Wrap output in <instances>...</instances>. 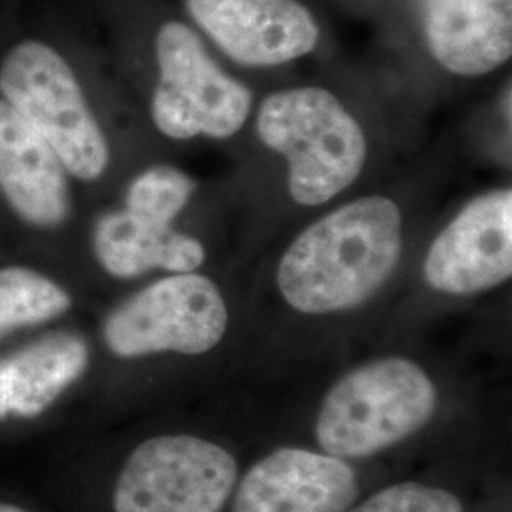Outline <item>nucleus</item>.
Wrapping results in <instances>:
<instances>
[{
	"instance_id": "f257e3e1",
	"label": "nucleus",
	"mask_w": 512,
	"mask_h": 512,
	"mask_svg": "<svg viewBox=\"0 0 512 512\" xmlns=\"http://www.w3.org/2000/svg\"><path fill=\"white\" fill-rule=\"evenodd\" d=\"M401 251L399 205L366 196L334 209L294 239L279 262L277 287L300 313L351 310L382 289Z\"/></svg>"
},
{
	"instance_id": "f03ea898",
	"label": "nucleus",
	"mask_w": 512,
	"mask_h": 512,
	"mask_svg": "<svg viewBox=\"0 0 512 512\" xmlns=\"http://www.w3.org/2000/svg\"><path fill=\"white\" fill-rule=\"evenodd\" d=\"M256 129L266 147L285 156L289 192L300 205L330 202L365 167L363 129L323 88L272 93L260 107Z\"/></svg>"
},
{
	"instance_id": "7ed1b4c3",
	"label": "nucleus",
	"mask_w": 512,
	"mask_h": 512,
	"mask_svg": "<svg viewBox=\"0 0 512 512\" xmlns=\"http://www.w3.org/2000/svg\"><path fill=\"white\" fill-rule=\"evenodd\" d=\"M437 410V389L410 359L359 366L327 393L315 437L336 458H368L418 433Z\"/></svg>"
},
{
	"instance_id": "20e7f679",
	"label": "nucleus",
	"mask_w": 512,
	"mask_h": 512,
	"mask_svg": "<svg viewBox=\"0 0 512 512\" xmlns=\"http://www.w3.org/2000/svg\"><path fill=\"white\" fill-rule=\"evenodd\" d=\"M0 92L52 147L65 171L82 181L105 173L107 139L71 67L50 46L27 40L10 50L0 67Z\"/></svg>"
},
{
	"instance_id": "39448f33",
	"label": "nucleus",
	"mask_w": 512,
	"mask_h": 512,
	"mask_svg": "<svg viewBox=\"0 0 512 512\" xmlns=\"http://www.w3.org/2000/svg\"><path fill=\"white\" fill-rule=\"evenodd\" d=\"M160 82L152 97V120L171 139L198 135L226 139L249 118L251 92L224 73L200 38L179 21L156 37Z\"/></svg>"
},
{
	"instance_id": "423d86ee",
	"label": "nucleus",
	"mask_w": 512,
	"mask_h": 512,
	"mask_svg": "<svg viewBox=\"0 0 512 512\" xmlns=\"http://www.w3.org/2000/svg\"><path fill=\"white\" fill-rule=\"evenodd\" d=\"M238 482L234 456L194 435L148 439L116 480L114 512H220Z\"/></svg>"
},
{
	"instance_id": "0eeeda50",
	"label": "nucleus",
	"mask_w": 512,
	"mask_h": 512,
	"mask_svg": "<svg viewBox=\"0 0 512 512\" xmlns=\"http://www.w3.org/2000/svg\"><path fill=\"white\" fill-rule=\"evenodd\" d=\"M228 329V308L205 275L175 274L133 294L112 311L103 336L118 357L152 353L202 355L217 348Z\"/></svg>"
},
{
	"instance_id": "6e6552de",
	"label": "nucleus",
	"mask_w": 512,
	"mask_h": 512,
	"mask_svg": "<svg viewBox=\"0 0 512 512\" xmlns=\"http://www.w3.org/2000/svg\"><path fill=\"white\" fill-rule=\"evenodd\" d=\"M423 275L439 293L490 291L512 275V192L495 190L467 203L425 256Z\"/></svg>"
},
{
	"instance_id": "1a4fd4ad",
	"label": "nucleus",
	"mask_w": 512,
	"mask_h": 512,
	"mask_svg": "<svg viewBox=\"0 0 512 512\" xmlns=\"http://www.w3.org/2000/svg\"><path fill=\"white\" fill-rule=\"evenodd\" d=\"M220 50L249 67H275L310 54L319 27L298 0H186Z\"/></svg>"
},
{
	"instance_id": "9d476101",
	"label": "nucleus",
	"mask_w": 512,
	"mask_h": 512,
	"mask_svg": "<svg viewBox=\"0 0 512 512\" xmlns=\"http://www.w3.org/2000/svg\"><path fill=\"white\" fill-rule=\"evenodd\" d=\"M357 494V475L344 459L281 448L245 475L234 512H346Z\"/></svg>"
},
{
	"instance_id": "9b49d317",
	"label": "nucleus",
	"mask_w": 512,
	"mask_h": 512,
	"mask_svg": "<svg viewBox=\"0 0 512 512\" xmlns=\"http://www.w3.org/2000/svg\"><path fill=\"white\" fill-rule=\"evenodd\" d=\"M423 27L450 73L482 76L511 59L512 0H423Z\"/></svg>"
},
{
	"instance_id": "f8f14e48",
	"label": "nucleus",
	"mask_w": 512,
	"mask_h": 512,
	"mask_svg": "<svg viewBox=\"0 0 512 512\" xmlns=\"http://www.w3.org/2000/svg\"><path fill=\"white\" fill-rule=\"evenodd\" d=\"M0 188L19 217L35 226H57L69 213L65 167L6 101H0Z\"/></svg>"
},
{
	"instance_id": "ddd939ff",
	"label": "nucleus",
	"mask_w": 512,
	"mask_h": 512,
	"mask_svg": "<svg viewBox=\"0 0 512 512\" xmlns=\"http://www.w3.org/2000/svg\"><path fill=\"white\" fill-rule=\"evenodd\" d=\"M90 349L78 334L59 332L0 359V420L37 418L80 380Z\"/></svg>"
},
{
	"instance_id": "4468645a",
	"label": "nucleus",
	"mask_w": 512,
	"mask_h": 512,
	"mask_svg": "<svg viewBox=\"0 0 512 512\" xmlns=\"http://www.w3.org/2000/svg\"><path fill=\"white\" fill-rule=\"evenodd\" d=\"M93 249L101 266L120 279L147 274L156 268L190 274L205 260V249L198 239L129 211L109 213L97 222Z\"/></svg>"
},
{
	"instance_id": "2eb2a0df",
	"label": "nucleus",
	"mask_w": 512,
	"mask_h": 512,
	"mask_svg": "<svg viewBox=\"0 0 512 512\" xmlns=\"http://www.w3.org/2000/svg\"><path fill=\"white\" fill-rule=\"evenodd\" d=\"M71 308V296L46 275L29 268L0 270V336L46 323Z\"/></svg>"
},
{
	"instance_id": "dca6fc26",
	"label": "nucleus",
	"mask_w": 512,
	"mask_h": 512,
	"mask_svg": "<svg viewBox=\"0 0 512 512\" xmlns=\"http://www.w3.org/2000/svg\"><path fill=\"white\" fill-rule=\"evenodd\" d=\"M194 190L196 184L183 171L158 165L131 183L126 198V211L141 219L171 226L173 219L190 202Z\"/></svg>"
},
{
	"instance_id": "f3484780",
	"label": "nucleus",
	"mask_w": 512,
	"mask_h": 512,
	"mask_svg": "<svg viewBox=\"0 0 512 512\" xmlns=\"http://www.w3.org/2000/svg\"><path fill=\"white\" fill-rule=\"evenodd\" d=\"M349 512H463V505L456 495L446 490L403 482L372 495Z\"/></svg>"
},
{
	"instance_id": "a211bd4d",
	"label": "nucleus",
	"mask_w": 512,
	"mask_h": 512,
	"mask_svg": "<svg viewBox=\"0 0 512 512\" xmlns=\"http://www.w3.org/2000/svg\"><path fill=\"white\" fill-rule=\"evenodd\" d=\"M0 512H29L21 509L18 505H10V503H0Z\"/></svg>"
}]
</instances>
